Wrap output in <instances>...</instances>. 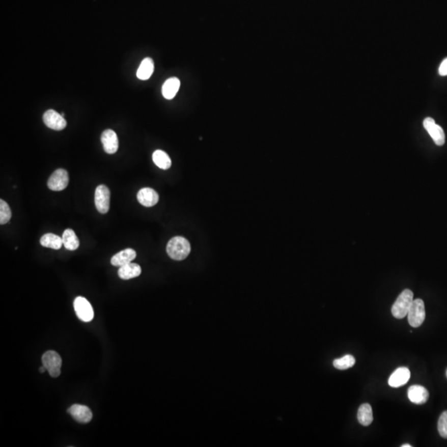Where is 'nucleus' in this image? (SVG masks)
Returning <instances> with one entry per match:
<instances>
[{
  "mask_svg": "<svg viewBox=\"0 0 447 447\" xmlns=\"http://www.w3.org/2000/svg\"><path fill=\"white\" fill-rule=\"evenodd\" d=\"M166 253L171 259L182 261L190 255V244L186 238L176 236L169 240L166 245Z\"/></svg>",
  "mask_w": 447,
  "mask_h": 447,
  "instance_id": "1",
  "label": "nucleus"
},
{
  "mask_svg": "<svg viewBox=\"0 0 447 447\" xmlns=\"http://www.w3.org/2000/svg\"><path fill=\"white\" fill-rule=\"evenodd\" d=\"M413 300V292L412 291L409 289L403 290L393 305V316L397 319L404 318L408 313Z\"/></svg>",
  "mask_w": 447,
  "mask_h": 447,
  "instance_id": "2",
  "label": "nucleus"
},
{
  "mask_svg": "<svg viewBox=\"0 0 447 447\" xmlns=\"http://www.w3.org/2000/svg\"><path fill=\"white\" fill-rule=\"evenodd\" d=\"M407 317L408 322L412 327H419L421 325H423L425 321L426 312L424 301L422 299L413 300L407 313Z\"/></svg>",
  "mask_w": 447,
  "mask_h": 447,
  "instance_id": "3",
  "label": "nucleus"
},
{
  "mask_svg": "<svg viewBox=\"0 0 447 447\" xmlns=\"http://www.w3.org/2000/svg\"><path fill=\"white\" fill-rule=\"evenodd\" d=\"M42 362L51 377L58 378L60 375L62 360L58 353L54 350L47 351L42 355Z\"/></svg>",
  "mask_w": 447,
  "mask_h": 447,
  "instance_id": "4",
  "label": "nucleus"
},
{
  "mask_svg": "<svg viewBox=\"0 0 447 447\" xmlns=\"http://www.w3.org/2000/svg\"><path fill=\"white\" fill-rule=\"evenodd\" d=\"M75 314L80 321L90 322L94 318V310L92 305L83 297H78L74 301Z\"/></svg>",
  "mask_w": 447,
  "mask_h": 447,
  "instance_id": "5",
  "label": "nucleus"
},
{
  "mask_svg": "<svg viewBox=\"0 0 447 447\" xmlns=\"http://www.w3.org/2000/svg\"><path fill=\"white\" fill-rule=\"evenodd\" d=\"M110 202V191L109 189L104 185H100L95 189V207L101 214H106L109 210Z\"/></svg>",
  "mask_w": 447,
  "mask_h": 447,
  "instance_id": "6",
  "label": "nucleus"
},
{
  "mask_svg": "<svg viewBox=\"0 0 447 447\" xmlns=\"http://www.w3.org/2000/svg\"><path fill=\"white\" fill-rule=\"evenodd\" d=\"M68 183V173L65 169H60L52 173L47 182V186L50 190L61 191L67 188Z\"/></svg>",
  "mask_w": 447,
  "mask_h": 447,
  "instance_id": "7",
  "label": "nucleus"
},
{
  "mask_svg": "<svg viewBox=\"0 0 447 447\" xmlns=\"http://www.w3.org/2000/svg\"><path fill=\"white\" fill-rule=\"evenodd\" d=\"M43 122L49 129L55 131L63 130L67 127V121L64 117L53 109H48L42 117Z\"/></svg>",
  "mask_w": 447,
  "mask_h": 447,
  "instance_id": "8",
  "label": "nucleus"
},
{
  "mask_svg": "<svg viewBox=\"0 0 447 447\" xmlns=\"http://www.w3.org/2000/svg\"><path fill=\"white\" fill-rule=\"evenodd\" d=\"M423 126L432 137L434 142L438 146H442L445 144V133L441 127L439 126L432 118H427L423 121Z\"/></svg>",
  "mask_w": 447,
  "mask_h": 447,
  "instance_id": "9",
  "label": "nucleus"
},
{
  "mask_svg": "<svg viewBox=\"0 0 447 447\" xmlns=\"http://www.w3.org/2000/svg\"><path fill=\"white\" fill-rule=\"evenodd\" d=\"M101 142L105 153L108 154L116 153L119 149V139L115 131L106 129L102 133Z\"/></svg>",
  "mask_w": 447,
  "mask_h": 447,
  "instance_id": "10",
  "label": "nucleus"
},
{
  "mask_svg": "<svg viewBox=\"0 0 447 447\" xmlns=\"http://www.w3.org/2000/svg\"><path fill=\"white\" fill-rule=\"evenodd\" d=\"M69 413L76 422L80 423H88L92 420V412L87 406L74 404L68 409Z\"/></svg>",
  "mask_w": 447,
  "mask_h": 447,
  "instance_id": "11",
  "label": "nucleus"
},
{
  "mask_svg": "<svg viewBox=\"0 0 447 447\" xmlns=\"http://www.w3.org/2000/svg\"><path fill=\"white\" fill-rule=\"evenodd\" d=\"M411 377L410 370L406 367L397 369L389 377L388 384L393 387H399L405 385Z\"/></svg>",
  "mask_w": 447,
  "mask_h": 447,
  "instance_id": "12",
  "label": "nucleus"
},
{
  "mask_svg": "<svg viewBox=\"0 0 447 447\" xmlns=\"http://www.w3.org/2000/svg\"><path fill=\"white\" fill-rule=\"evenodd\" d=\"M137 201L142 206L152 207L159 201V195L156 190L149 187L141 189L137 195Z\"/></svg>",
  "mask_w": 447,
  "mask_h": 447,
  "instance_id": "13",
  "label": "nucleus"
},
{
  "mask_svg": "<svg viewBox=\"0 0 447 447\" xmlns=\"http://www.w3.org/2000/svg\"><path fill=\"white\" fill-rule=\"evenodd\" d=\"M408 399L415 404H423L427 403L429 398V393L426 387L420 385H413L408 388Z\"/></svg>",
  "mask_w": 447,
  "mask_h": 447,
  "instance_id": "14",
  "label": "nucleus"
},
{
  "mask_svg": "<svg viewBox=\"0 0 447 447\" xmlns=\"http://www.w3.org/2000/svg\"><path fill=\"white\" fill-rule=\"evenodd\" d=\"M136 256L137 254L133 248H126L114 255L111 259V264L116 267H122L133 261V259H135Z\"/></svg>",
  "mask_w": 447,
  "mask_h": 447,
  "instance_id": "15",
  "label": "nucleus"
},
{
  "mask_svg": "<svg viewBox=\"0 0 447 447\" xmlns=\"http://www.w3.org/2000/svg\"><path fill=\"white\" fill-rule=\"evenodd\" d=\"M181 82L177 77L169 78L164 82L162 87V94L163 97L166 100H172L175 97L177 92L179 91Z\"/></svg>",
  "mask_w": 447,
  "mask_h": 447,
  "instance_id": "16",
  "label": "nucleus"
},
{
  "mask_svg": "<svg viewBox=\"0 0 447 447\" xmlns=\"http://www.w3.org/2000/svg\"><path fill=\"white\" fill-rule=\"evenodd\" d=\"M142 269L138 264H133V263H129V264H125V265L120 267V269L118 271L119 277L124 280H129V279L134 278L141 274Z\"/></svg>",
  "mask_w": 447,
  "mask_h": 447,
  "instance_id": "17",
  "label": "nucleus"
},
{
  "mask_svg": "<svg viewBox=\"0 0 447 447\" xmlns=\"http://www.w3.org/2000/svg\"><path fill=\"white\" fill-rule=\"evenodd\" d=\"M154 71V62L150 58H147L141 62L137 69V77L139 80H147L151 77Z\"/></svg>",
  "mask_w": 447,
  "mask_h": 447,
  "instance_id": "18",
  "label": "nucleus"
},
{
  "mask_svg": "<svg viewBox=\"0 0 447 447\" xmlns=\"http://www.w3.org/2000/svg\"><path fill=\"white\" fill-rule=\"evenodd\" d=\"M62 241L65 248L68 250H76L80 246V241L74 231L71 229H67L62 235Z\"/></svg>",
  "mask_w": 447,
  "mask_h": 447,
  "instance_id": "19",
  "label": "nucleus"
},
{
  "mask_svg": "<svg viewBox=\"0 0 447 447\" xmlns=\"http://www.w3.org/2000/svg\"><path fill=\"white\" fill-rule=\"evenodd\" d=\"M358 421L361 425L368 427L372 423L373 417L372 407L369 403H364L359 407L358 411Z\"/></svg>",
  "mask_w": 447,
  "mask_h": 447,
  "instance_id": "20",
  "label": "nucleus"
},
{
  "mask_svg": "<svg viewBox=\"0 0 447 447\" xmlns=\"http://www.w3.org/2000/svg\"><path fill=\"white\" fill-rule=\"evenodd\" d=\"M40 244L46 248H52V249H60L63 245L62 238L54 234H46L40 239Z\"/></svg>",
  "mask_w": 447,
  "mask_h": 447,
  "instance_id": "21",
  "label": "nucleus"
},
{
  "mask_svg": "<svg viewBox=\"0 0 447 447\" xmlns=\"http://www.w3.org/2000/svg\"><path fill=\"white\" fill-rule=\"evenodd\" d=\"M153 161L159 169L167 170L172 166V160L167 153L162 150H156L153 154Z\"/></svg>",
  "mask_w": 447,
  "mask_h": 447,
  "instance_id": "22",
  "label": "nucleus"
},
{
  "mask_svg": "<svg viewBox=\"0 0 447 447\" xmlns=\"http://www.w3.org/2000/svg\"><path fill=\"white\" fill-rule=\"evenodd\" d=\"M355 364V359L353 355L347 354L340 359H334L333 366L336 369L340 370H346L353 367Z\"/></svg>",
  "mask_w": 447,
  "mask_h": 447,
  "instance_id": "23",
  "label": "nucleus"
},
{
  "mask_svg": "<svg viewBox=\"0 0 447 447\" xmlns=\"http://www.w3.org/2000/svg\"><path fill=\"white\" fill-rule=\"evenodd\" d=\"M12 216L11 210L7 202L0 200V224L5 225L10 220Z\"/></svg>",
  "mask_w": 447,
  "mask_h": 447,
  "instance_id": "24",
  "label": "nucleus"
},
{
  "mask_svg": "<svg viewBox=\"0 0 447 447\" xmlns=\"http://www.w3.org/2000/svg\"><path fill=\"white\" fill-rule=\"evenodd\" d=\"M438 432L443 438H447V411L442 412L438 421Z\"/></svg>",
  "mask_w": 447,
  "mask_h": 447,
  "instance_id": "25",
  "label": "nucleus"
},
{
  "mask_svg": "<svg viewBox=\"0 0 447 447\" xmlns=\"http://www.w3.org/2000/svg\"><path fill=\"white\" fill-rule=\"evenodd\" d=\"M439 74L441 76L447 75V58H445V60L441 62L440 68H439Z\"/></svg>",
  "mask_w": 447,
  "mask_h": 447,
  "instance_id": "26",
  "label": "nucleus"
},
{
  "mask_svg": "<svg viewBox=\"0 0 447 447\" xmlns=\"http://www.w3.org/2000/svg\"><path fill=\"white\" fill-rule=\"evenodd\" d=\"M46 370H47V369H46V368H45V366H42V367H40V369H39V371H40L41 374H42V373H44Z\"/></svg>",
  "mask_w": 447,
  "mask_h": 447,
  "instance_id": "27",
  "label": "nucleus"
},
{
  "mask_svg": "<svg viewBox=\"0 0 447 447\" xmlns=\"http://www.w3.org/2000/svg\"><path fill=\"white\" fill-rule=\"evenodd\" d=\"M402 447H412V445H410V444H403V445H401Z\"/></svg>",
  "mask_w": 447,
  "mask_h": 447,
  "instance_id": "28",
  "label": "nucleus"
},
{
  "mask_svg": "<svg viewBox=\"0 0 447 447\" xmlns=\"http://www.w3.org/2000/svg\"><path fill=\"white\" fill-rule=\"evenodd\" d=\"M446 376H447V371H446Z\"/></svg>",
  "mask_w": 447,
  "mask_h": 447,
  "instance_id": "29",
  "label": "nucleus"
}]
</instances>
